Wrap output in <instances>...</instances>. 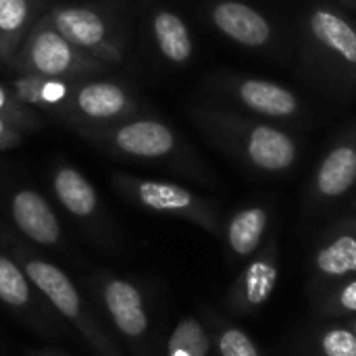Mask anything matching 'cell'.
I'll list each match as a JSON object with an SVG mask.
<instances>
[{
	"instance_id": "obj_1",
	"label": "cell",
	"mask_w": 356,
	"mask_h": 356,
	"mask_svg": "<svg viewBox=\"0 0 356 356\" xmlns=\"http://www.w3.org/2000/svg\"><path fill=\"white\" fill-rule=\"evenodd\" d=\"M0 248H4L21 265L38 292L58 313V317L79 334L92 355L125 356L100 311L88 300L63 267L50 261L44 252L35 250L31 242L4 223H0Z\"/></svg>"
},
{
	"instance_id": "obj_2",
	"label": "cell",
	"mask_w": 356,
	"mask_h": 356,
	"mask_svg": "<svg viewBox=\"0 0 356 356\" xmlns=\"http://www.w3.org/2000/svg\"><path fill=\"white\" fill-rule=\"evenodd\" d=\"M96 309L134 356H152V311L146 290L115 271H96L88 280Z\"/></svg>"
},
{
	"instance_id": "obj_3",
	"label": "cell",
	"mask_w": 356,
	"mask_h": 356,
	"mask_svg": "<svg viewBox=\"0 0 356 356\" xmlns=\"http://www.w3.org/2000/svg\"><path fill=\"white\" fill-rule=\"evenodd\" d=\"M115 190L131 204L165 215V217H175L194 223L196 227L219 236L221 234V221L215 211V207L204 200L202 196L194 194L192 190L173 184V181H161V179H146V177H136L127 173H113L111 175Z\"/></svg>"
},
{
	"instance_id": "obj_4",
	"label": "cell",
	"mask_w": 356,
	"mask_h": 356,
	"mask_svg": "<svg viewBox=\"0 0 356 356\" xmlns=\"http://www.w3.org/2000/svg\"><path fill=\"white\" fill-rule=\"evenodd\" d=\"M13 65L23 73L46 77H77L104 69L100 58L71 44L46 19L27 31Z\"/></svg>"
},
{
	"instance_id": "obj_5",
	"label": "cell",
	"mask_w": 356,
	"mask_h": 356,
	"mask_svg": "<svg viewBox=\"0 0 356 356\" xmlns=\"http://www.w3.org/2000/svg\"><path fill=\"white\" fill-rule=\"evenodd\" d=\"M0 305L46 338L65 336V321L4 248H0Z\"/></svg>"
},
{
	"instance_id": "obj_6",
	"label": "cell",
	"mask_w": 356,
	"mask_h": 356,
	"mask_svg": "<svg viewBox=\"0 0 356 356\" xmlns=\"http://www.w3.org/2000/svg\"><path fill=\"white\" fill-rule=\"evenodd\" d=\"M219 129L242 150L244 159L263 173H284L294 167L298 146L284 129L265 123H244L229 115H217Z\"/></svg>"
},
{
	"instance_id": "obj_7",
	"label": "cell",
	"mask_w": 356,
	"mask_h": 356,
	"mask_svg": "<svg viewBox=\"0 0 356 356\" xmlns=\"http://www.w3.org/2000/svg\"><path fill=\"white\" fill-rule=\"evenodd\" d=\"M90 138L102 142L117 154L131 159H165L177 150L175 131L156 119H123L104 125H92L86 129Z\"/></svg>"
},
{
	"instance_id": "obj_8",
	"label": "cell",
	"mask_w": 356,
	"mask_h": 356,
	"mask_svg": "<svg viewBox=\"0 0 356 356\" xmlns=\"http://www.w3.org/2000/svg\"><path fill=\"white\" fill-rule=\"evenodd\" d=\"M50 186L63 211L69 213L81 227H86L100 246L106 250L119 248V242L104 217L100 196L81 171L71 165H60L52 171Z\"/></svg>"
},
{
	"instance_id": "obj_9",
	"label": "cell",
	"mask_w": 356,
	"mask_h": 356,
	"mask_svg": "<svg viewBox=\"0 0 356 356\" xmlns=\"http://www.w3.org/2000/svg\"><path fill=\"white\" fill-rule=\"evenodd\" d=\"M44 19L71 44L102 63L123 58L121 38L102 13L90 6H56Z\"/></svg>"
},
{
	"instance_id": "obj_10",
	"label": "cell",
	"mask_w": 356,
	"mask_h": 356,
	"mask_svg": "<svg viewBox=\"0 0 356 356\" xmlns=\"http://www.w3.org/2000/svg\"><path fill=\"white\" fill-rule=\"evenodd\" d=\"M13 229L33 246L48 250L65 248V232L52 204L33 188H15L6 198Z\"/></svg>"
},
{
	"instance_id": "obj_11",
	"label": "cell",
	"mask_w": 356,
	"mask_h": 356,
	"mask_svg": "<svg viewBox=\"0 0 356 356\" xmlns=\"http://www.w3.org/2000/svg\"><path fill=\"white\" fill-rule=\"evenodd\" d=\"M280 284V246L269 240L242 267L240 275L229 288L227 302L240 315H252L263 309Z\"/></svg>"
},
{
	"instance_id": "obj_12",
	"label": "cell",
	"mask_w": 356,
	"mask_h": 356,
	"mask_svg": "<svg viewBox=\"0 0 356 356\" xmlns=\"http://www.w3.org/2000/svg\"><path fill=\"white\" fill-rule=\"evenodd\" d=\"M67 111L92 125H104L129 119L138 111V102L123 86L102 79L77 86Z\"/></svg>"
},
{
	"instance_id": "obj_13",
	"label": "cell",
	"mask_w": 356,
	"mask_h": 356,
	"mask_svg": "<svg viewBox=\"0 0 356 356\" xmlns=\"http://www.w3.org/2000/svg\"><path fill=\"white\" fill-rule=\"evenodd\" d=\"M313 267L323 282H342L356 275V217L336 223L315 250Z\"/></svg>"
},
{
	"instance_id": "obj_14",
	"label": "cell",
	"mask_w": 356,
	"mask_h": 356,
	"mask_svg": "<svg viewBox=\"0 0 356 356\" xmlns=\"http://www.w3.org/2000/svg\"><path fill=\"white\" fill-rule=\"evenodd\" d=\"M211 21L225 38L248 48H261L273 35L265 15L240 0H221L213 4Z\"/></svg>"
},
{
	"instance_id": "obj_15",
	"label": "cell",
	"mask_w": 356,
	"mask_h": 356,
	"mask_svg": "<svg viewBox=\"0 0 356 356\" xmlns=\"http://www.w3.org/2000/svg\"><path fill=\"white\" fill-rule=\"evenodd\" d=\"M356 186V140L338 142L325 159L313 179V196L321 202H332L346 196Z\"/></svg>"
},
{
	"instance_id": "obj_16",
	"label": "cell",
	"mask_w": 356,
	"mask_h": 356,
	"mask_svg": "<svg viewBox=\"0 0 356 356\" xmlns=\"http://www.w3.org/2000/svg\"><path fill=\"white\" fill-rule=\"evenodd\" d=\"M234 94L246 108L271 119L294 117L300 108L294 92L267 79H254V77L238 79L234 83Z\"/></svg>"
},
{
	"instance_id": "obj_17",
	"label": "cell",
	"mask_w": 356,
	"mask_h": 356,
	"mask_svg": "<svg viewBox=\"0 0 356 356\" xmlns=\"http://www.w3.org/2000/svg\"><path fill=\"white\" fill-rule=\"evenodd\" d=\"M269 227V211L265 207H246L234 213L225 225L223 238L232 259L246 261L261 250Z\"/></svg>"
},
{
	"instance_id": "obj_18",
	"label": "cell",
	"mask_w": 356,
	"mask_h": 356,
	"mask_svg": "<svg viewBox=\"0 0 356 356\" xmlns=\"http://www.w3.org/2000/svg\"><path fill=\"white\" fill-rule=\"evenodd\" d=\"M75 88L77 83L71 77H46L35 73H23L10 83V92L21 104L65 111L71 102Z\"/></svg>"
},
{
	"instance_id": "obj_19",
	"label": "cell",
	"mask_w": 356,
	"mask_h": 356,
	"mask_svg": "<svg viewBox=\"0 0 356 356\" xmlns=\"http://www.w3.org/2000/svg\"><path fill=\"white\" fill-rule=\"evenodd\" d=\"M311 35L334 56L356 67V29L338 13L315 8L309 15Z\"/></svg>"
},
{
	"instance_id": "obj_20",
	"label": "cell",
	"mask_w": 356,
	"mask_h": 356,
	"mask_svg": "<svg viewBox=\"0 0 356 356\" xmlns=\"http://www.w3.org/2000/svg\"><path fill=\"white\" fill-rule=\"evenodd\" d=\"M152 33L161 54L167 60L184 65L192 58L194 44L190 38V29L179 15L171 10H159L152 19Z\"/></svg>"
},
{
	"instance_id": "obj_21",
	"label": "cell",
	"mask_w": 356,
	"mask_h": 356,
	"mask_svg": "<svg viewBox=\"0 0 356 356\" xmlns=\"http://www.w3.org/2000/svg\"><path fill=\"white\" fill-rule=\"evenodd\" d=\"M31 21L29 0H0V58L6 65L15 63V56L27 35Z\"/></svg>"
},
{
	"instance_id": "obj_22",
	"label": "cell",
	"mask_w": 356,
	"mask_h": 356,
	"mask_svg": "<svg viewBox=\"0 0 356 356\" xmlns=\"http://www.w3.org/2000/svg\"><path fill=\"white\" fill-rule=\"evenodd\" d=\"M213 334L196 317H184L167 340V356H211Z\"/></svg>"
},
{
	"instance_id": "obj_23",
	"label": "cell",
	"mask_w": 356,
	"mask_h": 356,
	"mask_svg": "<svg viewBox=\"0 0 356 356\" xmlns=\"http://www.w3.org/2000/svg\"><path fill=\"white\" fill-rule=\"evenodd\" d=\"M213 346L219 356H261L254 340L236 325H219L213 334Z\"/></svg>"
},
{
	"instance_id": "obj_24",
	"label": "cell",
	"mask_w": 356,
	"mask_h": 356,
	"mask_svg": "<svg viewBox=\"0 0 356 356\" xmlns=\"http://www.w3.org/2000/svg\"><path fill=\"white\" fill-rule=\"evenodd\" d=\"M321 356H356V336L350 327H330L319 336Z\"/></svg>"
},
{
	"instance_id": "obj_25",
	"label": "cell",
	"mask_w": 356,
	"mask_h": 356,
	"mask_svg": "<svg viewBox=\"0 0 356 356\" xmlns=\"http://www.w3.org/2000/svg\"><path fill=\"white\" fill-rule=\"evenodd\" d=\"M327 315H356V277L342 280L323 305Z\"/></svg>"
},
{
	"instance_id": "obj_26",
	"label": "cell",
	"mask_w": 356,
	"mask_h": 356,
	"mask_svg": "<svg viewBox=\"0 0 356 356\" xmlns=\"http://www.w3.org/2000/svg\"><path fill=\"white\" fill-rule=\"evenodd\" d=\"M0 117L4 121H8L10 125H15L17 129L19 127H33V117L31 113L27 111L25 104H21L13 92H8L2 83H0Z\"/></svg>"
},
{
	"instance_id": "obj_27",
	"label": "cell",
	"mask_w": 356,
	"mask_h": 356,
	"mask_svg": "<svg viewBox=\"0 0 356 356\" xmlns=\"http://www.w3.org/2000/svg\"><path fill=\"white\" fill-rule=\"evenodd\" d=\"M17 144H21V131L0 117V152L10 150Z\"/></svg>"
},
{
	"instance_id": "obj_28",
	"label": "cell",
	"mask_w": 356,
	"mask_h": 356,
	"mask_svg": "<svg viewBox=\"0 0 356 356\" xmlns=\"http://www.w3.org/2000/svg\"><path fill=\"white\" fill-rule=\"evenodd\" d=\"M27 356H69L60 350H54V348H44V350H29Z\"/></svg>"
},
{
	"instance_id": "obj_29",
	"label": "cell",
	"mask_w": 356,
	"mask_h": 356,
	"mask_svg": "<svg viewBox=\"0 0 356 356\" xmlns=\"http://www.w3.org/2000/svg\"><path fill=\"white\" fill-rule=\"evenodd\" d=\"M350 330L355 332V336H356V321H353V323H350Z\"/></svg>"
},
{
	"instance_id": "obj_30",
	"label": "cell",
	"mask_w": 356,
	"mask_h": 356,
	"mask_svg": "<svg viewBox=\"0 0 356 356\" xmlns=\"http://www.w3.org/2000/svg\"><path fill=\"white\" fill-rule=\"evenodd\" d=\"M355 213H356V202H355Z\"/></svg>"
},
{
	"instance_id": "obj_31",
	"label": "cell",
	"mask_w": 356,
	"mask_h": 356,
	"mask_svg": "<svg viewBox=\"0 0 356 356\" xmlns=\"http://www.w3.org/2000/svg\"><path fill=\"white\" fill-rule=\"evenodd\" d=\"M0 65H2V58H0Z\"/></svg>"
}]
</instances>
